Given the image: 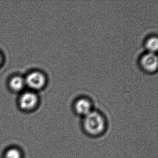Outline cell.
I'll return each instance as SVG.
<instances>
[{"instance_id": "obj_1", "label": "cell", "mask_w": 158, "mask_h": 158, "mask_svg": "<svg viewBox=\"0 0 158 158\" xmlns=\"http://www.w3.org/2000/svg\"><path fill=\"white\" fill-rule=\"evenodd\" d=\"M85 116L84 127L87 133L90 135H98L103 132L105 128V121L99 113L91 111Z\"/></svg>"}, {"instance_id": "obj_2", "label": "cell", "mask_w": 158, "mask_h": 158, "mask_svg": "<svg viewBox=\"0 0 158 158\" xmlns=\"http://www.w3.org/2000/svg\"><path fill=\"white\" fill-rule=\"evenodd\" d=\"M139 65L143 71L148 73L156 72L158 67V57L155 52H147L140 57Z\"/></svg>"}, {"instance_id": "obj_3", "label": "cell", "mask_w": 158, "mask_h": 158, "mask_svg": "<svg viewBox=\"0 0 158 158\" xmlns=\"http://www.w3.org/2000/svg\"><path fill=\"white\" fill-rule=\"evenodd\" d=\"M25 81L30 87L39 89L44 85L45 78L41 73L33 72L27 76Z\"/></svg>"}, {"instance_id": "obj_4", "label": "cell", "mask_w": 158, "mask_h": 158, "mask_svg": "<svg viewBox=\"0 0 158 158\" xmlns=\"http://www.w3.org/2000/svg\"><path fill=\"white\" fill-rule=\"evenodd\" d=\"M75 109L78 114L86 116L92 111V104L87 98H80L76 101Z\"/></svg>"}, {"instance_id": "obj_5", "label": "cell", "mask_w": 158, "mask_h": 158, "mask_svg": "<svg viewBox=\"0 0 158 158\" xmlns=\"http://www.w3.org/2000/svg\"><path fill=\"white\" fill-rule=\"evenodd\" d=\"M37 98L32 92H26L22 95L20 100V106L25 110H30L36 105Z\"/></svg>"}, {"instance_id": "obj_6", "label": "cell", "mask_w": 158, "mask_h": 158, "mask_svg": "<svg viewBox=\"0 0 158 158\" xmlns=\"http://www.w3.org/2000/svg\"><path fill=\"white\" fill-rule=\"evenodd\" d=\"M145 46L148 52H156L158 49V40L157 36L151 35L146 39Z\"/></svg>"}, {"instance_id": "obj_7", "label": "cell", "mask_w": 158, "mask_h": 158, "mask_svg": "<svg viewBox=\"0 0 158 158\" xmlns=\"http://www.w3.org/2000/svg\"><path fill=\"white\" fill-rule=\"evenodd\" d=\"M25 80L20 77H15L11 80V87L13 89L15 90H21L24 85Z\"/></svg>"}, {"instance_id": "obj_8", "label": "cell", "mask_w": 158, "mask_h": 158, "mask_svg": "<svg viewBox=\"0 0 158 158\" xmlns=\"http://www.w3.org/2000/svg\"><path fill=\"white\" fill-rule=\"evenodd\" d=\"M21 153L20 152L15 148L8 150L6 153V158H20Z\"/></svg>"}, {"instance_id": "obj_9", "label": "cell", "mask_w": 158, "mask_h": 158, "mask_svg": "<svg viewBox=\"0 0 158 158\" xmlns=\"http://www.w3.org/2000/svg\"><path fill=\"white\" fill-rule=\"evenodd\" d=\"M1 55H0V62H1Z\"/></svg>"}]
</instances>
